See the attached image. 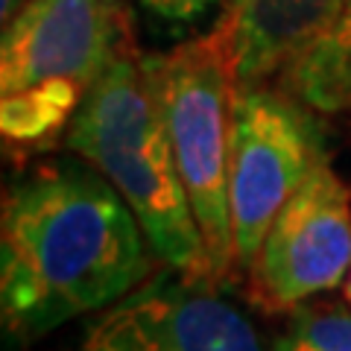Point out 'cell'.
<instances>
[{
    "label": "cell",
    "instance_id": "obj_1",
    "mask_svg": "<svg viewBox=\"0 0 351 351\" xmlns=\"http://www.w3.org/2000/svg\"><path fill=\"white\" fill-rule=\"evenodd\" d=\"M149 240L126 199L94 164L32 167L0 211V316L27 346L80 316L100 313L152 276Z\"/></svg>",
    "mask_w": 351,
    "mask_h": 351
},
{
    "label": "cell",
    "instance_id": "obj_2",
    "mask_svg": "<svg viewBox=\"0 0 351 351\" xmlns=\"http://www.w3.org/2000/svg\"><path fill=\"white\" fill-rule=\"evenodd\" d=\"M64 144L114 184L164 267L214 281L144 59L126 50L108 64L76 108Z\"/></svg>",
    "mask_w": 351,
    "mask_h": 351
},
{
    "label": "cell",
    "instance_id": "obj_3",
    "mask_svg": "<svg viewBox=\"0 0 351 351\" xmlns=\"http://www.w3.org/2000/svg\"><path fill=\"white\" fill-rule=\"evenodd\" d=\"M144 68L156 91L217 284L228 276L232 261H237L228 205L234 73L226 21L219 18L214 29L179 44L170 53L147 56Z\"/></svg>",
    "mask_w": 351,
    "mask_h": 351
},
{
    "label": "cell",
    "instance_id": "obj_4",
    "mask_svg": "<svg viewBox=\"0 0 351 351\" xmlns=\"http://www.w3.org/2000/svg\"><path fill=\"white\" fill-rule=\"evenodd\" d=\"M313 108L293 94L261 85L234 88L228 132V205L234 258L252 267L272 219L328 158Z\"/></svg>",
    "mask_w": 351,
    "mask_h": 351
},
{
    "label": "cell",
    "instance_id": "obj_5",
    "mask_svg": "<svg viewBox=\"0 0 351 351\" xmlns=\"http://www.w3.org/2000/svg\"><path fill=\"white\" fill-rule=\"evenodd\" d=\"M211 284L173 267L156 272L88 322L80 351H267Z\"/></svg>",
    "mask_w": 351,
    "mask_h": 351
},
{
    "label": "cell",
    "instance_id": "obj_6",
    "mask_svg": "<svg viewBox=\"0 0 351 351\" xmlns=\"http://www.w3.org/2000/svg\"><path fill=\"white\" fill-rule=\"evenodd\" d=\"M252 281L267 307L295 311L351 272V193L322 158L295 191L252 261Z\"/></svg>",
    "mask_w": 351,
    "mask_h": 351
},
{
    "label": "cell",
    "instance_id": "obj_7",
    "mask_svg": "<svg viewBox=\"0 0 351 351\" xmlns=\"http://www.w3.org/2000/svg\"><path fill=\"white\" fill-rule=\"evenodd\" d=\"M123 0H27L3 24L0 94L44 82H73L88 91L126 53Z\"/></svg>",
    "mask_w": 351,
    "mask_h": 351
},
{
    "label": "cell",
    "instance_id": "obj_8",
    "mask_svg": "<svg viewBox=\"0 0 351 351\" xmlns=\"http://www.w3.org/2000/svg\"><path fill=\"white\" fill-rule=\"evenodd\" d=\"M348 0H232L226 9L234 88L287 71L337 27Z\"/></svg>",
    "mask_w": 351,
    "mask_h": 351
},
{
    "label": "cell",
    "instance_id": "obj_9",
    "mask_svg": "<svg viewBox=\"0 0 351 351\" xmlns=\"http://www.w3.org/2000/svg\"><path fill=\"white\" fill-rule=\"evenodd\" d=\"M85 94L88 91L73 82H44L15 94H3V103H0L3 138L18 147L47 144L64 126H71Z\"/></svg>",
    "mask_w": 351,
    "mask_h": 351
},
{
    "label": "cell",
    "instance_id": "obj_10",
    "mask_svg": "<svg viewBox=\"0 0 351 351\" xmlns=\"http://www.w3.org/2000/svg\"><path fill=\"white\" fill-rule=\"evenodd\" d=\"M284 73L293 97L313 112L346 117L351 123V53L313 47Z\"/></svg>",
    "mask_w": 351,
    "mask_h": 351
},
{
    "label": "cell",
    "instance_id": "obj_11",
    "mask_svg": "<svg viewBox=\"0 0 351 351\" xmlns=\"http://www.w3.org/2000/svg\"><path fill=\"white\" fill-rule=\"evenodd\" d=\"M276 351H351V313L302 311Z\"/></svg>",
    "mask_w": 351,
    "mask_h": 351
},
{
    "label": "cell",
    "instance_id": "obj_12",
    "mask_svg": "<svg viewBox=\"0 0 351 351\" xmlns=\"http://www.w3.org/2000/svg\"><path fill=\"white\" fill-rule=\"evenodd\" d=\"M149 15L167 24H193L199 21L208 9L217 6L219 0H138Z\"/></svg>",
    "mask_w": 351,
    "mask_h": 351
},
{
    "label": "cell",
    "instance_id": "obj_13",
    "mask_svg": "<svg viewBox=\"0 0 351 351\" xmlns=\"http://www.w3.org/2000/svg\"><path fill=\"white\" fill-rule=\"evenodd\" d=\"M316 47L334 50V53H351V0L346 3L343 15H339V21H337V27L328 32V36L316 44Z\"/></svg>",
    "mask_w": 351,
    "mask_h": 351
},
{
    "label": "cell",
    "instance_id": "obj_14",
    "mask_svg": "<svg viewBox=\"0 0 351 351\" xmlns=\"http://www.w3.org/2000/svg\"><path fill=\"white\" fill-rule=\"evenodd\" d=\"M24 3H27V0H0V18H3V24H9Z\"/></svg>",
    "mask_w": 351,
    "mask_h": 351
},
{
    "label": "cell",
    "instance_id": "obj_15",
    "mask_svg": "<svg viewBox=\"0 0 351 351\" xmlns=\"http://www.w3.org/2000/svg\"><path fill=\"white\" fill-rule=\"evenodd\" d=\"M343 287H346V302L351 304V272H348V278H346V284H343Z\"/></svg>",
    "mask_w": 351,
    "mask_h": 351
}]
</instances>
